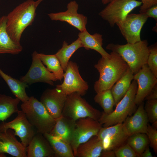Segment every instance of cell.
Here are the masks:
<instances>
[{"mask_svg": "<svg viewBox=\"0 0 157 157\" xmlns=\"http://www.w3.org/2000/svg\"><path fill=\"white\" fill-rule=\"evenodd\" d=\"M110 58L101 57L94 67L99 73V78L94 85V89L97 93L111 89L127 70L128 65L118 53L112 51Z\"/></svg>", "mask_w": 157, "mask_h": 157, "instance_id": "6da1fadb", "label": "cell"}, {"mask_svg": "<svg viewBox=\"0 0 157 157\" xmlns=\"http://www.w3.org/2000/svg\"><path fill=\"white\" fill-rule=\"evenodd\" d=\"M38 5L36 1L27 0L16 7L6 16L7 31L16 43L20 44L23 32L34 20Z\"/></svg>", "mask_w": 157, "mask_h": 157, "instance_id": "7a4b0ae2", "label": "cell"}, {"mask_svg": "<svg viewBox=\"0 0 157 157\" xmlns=\"http://www.w3.org/2000/svg\"><path fill=\"white\" fill-rule=\"evenodd\" d=\"M148 46L147 40H141L134 43L123 45L109 43L106 49L119 54L134 74L147 64L149 53Z\"/></svg>", "mask_w": 157, "mask_h": 157, "instance_id": "3957f363", "label": "cell"}, {"mask_svg": "<svg viewBox=\"0 0 157 157\" xmlns=\"http://www.w3.org/2000/svg\"><path fill=\"white\" fill-rule=\"evenodd\" d=\"M21 108L37 133L44 134L50 132L55 124L56 119L49 114L40 101L31 96L22 103Z\"/></svg>", "mask_w": 157, "mask_h": 157, "instance_id": "277c9868", "label": "cell"}, {"mask_svg": "<svg viewBox=\"0 0 157 157\" xmlns=\"http://www.w3.org/2000/svg\"><path fill=\"white\" fill-rule=\"evenodd\" d=\"M136 81H132L129 88L125 96L116 105L111 113L106 114L103 112L98 120L102 127H107L122 123L135 109V98L137 89Z\"/></svg>", "mask_w": 157, "mask_h": 157, "instance_id": "5b68a950", "label": "cell"}, {"mask_svg": "<svg viewBox=\"0 0 157 157\" xmlns=\"http://www.w3.org/2000/svg\"><path fill=\"white\" fill-rule=\"evenodd\" d=\"M82 96L76 92L68 95L62 115L75 121L85 117L98 121L101 113L92 106Z\"/></svg>", "mask_w": 157, "mask_h": 157, "instance_id": "8992f818", "label": "cell"}, {"mask_svg": "<svg viewBox=\"0 0 157 157\" xmlns=\"http://www.w3.org/2000/svg\"><path fill=\"white\" fill-rule=\"evenodd\" d=\"M142 4L141 1L136 0H111L99 15L112 27Z\"/></svg>", "mask_w": 157, "mask_h": 157, "instance_id": "52a82bcc", "label": "cell"}, {"mask_svg": "<svg viewBox=\"0 0 157 157\" xmlns=\"http://www.w3.org/2000/svg\"><path fill=\"white\" fill-rule=\"evenodd\" d=\"M78 67L76 63L69 61L64 73L63 83L56 86L67 95L76 92L83 96L88 90V84L80 75Z\"/></svg>", "mask_w": 157, "mask_h": 157, "instance_id": "ba28073f", "label": "cell"}, {"mask_svg": "<svg viewBox=\"0 0 157 157\" xmlns=\"http://www.w3.org/2000/svg\"><path fill=\"white\" fill-rule=\"evenodd\" d=\"M76 123L70 143L74 157L78 147L92 137L97 135L102 126L98 121L90 117L79 119Z\"/></svg>", "mask_w": 157, "mask_h": 157, "instance_id": "9c48e42d", "label": "cell"}, {"mask_svg": "<svg viewBox=\"0 0 157 157\" xmlns=\"http://www.w3.org/2000/svg\"><path fill=\"white\" fill-rule=\"evenodd\" d=\"M17 113V116L13 120L8 122H2L0 124V132L8 129L13 130L15 135L20 138L21 143L26 147L37 133V131L22 110H19Z\"/></svg>", "mask_w": 157, "mask_h": 157, "instance_id": "30bf717a", "label": "cell"}, {"mask_svg": "<svg viewBox=\"0 0 157 157\" xmlns=\"http://www.w3.org/2000/svg\"><path fill=\"white\" fill-rule=\"evenodd\" d=\"M148 18L144 13L129 14L116 24L127 43L133 44L141 40V30Z\"/></svg>", "mask_w": 157, "mask_h": 157, "instance_id": "8fae6325", "label": "cell"}, {"mask_svg": "<svg viewBox=\"0 0 157 157\" xmlns=\"http://www.w3.org/2000/svg\"><path fill=\"white\" fill-rule=\"evenodd\" d=\"M97 136L102 141L103 150H113L126 143L129 136L123 123L102 126Z\"/></svg>", "mask_w": 157, "mask_h": 157, "instance_id": "7c38bea8", "label": "cell"}, {"mask_svg": "<svg viewBox=\"0 0 157 157\" xmlns=\"http://www.w3.org/2000/svg\"><path fill=\"white\" fill-rule=\"evenodd\" d=\"M38 54L35 51L32 53L31 66L27 73L22 76L20 80L28 84L41 82L53 85V82L57 79L53 74L44 66Z\"/></svg>", "mask_w": 157, "mask_h": 157, "instance_id": "4fadbf2b", "label": "cell"}, {"mask_svg": "<svg viewBox=\"0 0 157 157\" xmlns=\"http://www.w3.org/2000/svg\"><path fill=\"white\" fill-rule=\"evenodd\" d=\"M67 95L56 86L53 89H47L42 94L40 101L49 114L56 119L62 115Z\"/></svg>", "mask_w": 157, "mask_h": 157, "instance_id": "5bb4252c", "label": "cell"}, {"mask_svg": "<svg viewBox=\"0 0 157 157\" xmlns=\"http://www.w3.org/2000/svg\"><path fill=\"white\" fill-rule=\"evenodd\" d=\"M78 8L77 2L75 1H72L67 4L66 11L51 13L48 15L52 20L66 22L82 32L86 30L88 19L85 16L78 13Z\"/></svg>", "mask_w": 157, "mask_h": 157, "instance_id": "9a60e30c", "label": "cell"}, {"mask_svg": "<svg viewBox=\"0 0 157 157\" xmlns=\"http://www.w3.org/2000/svg\"><path fill=\"white\" fill-rule=\"evenodd\" d=\"M133 80H135L137 83L135 103L138 106L143 101L145 97L157 84V78L146 64L134 74Z\"/></svg>", "mask_w": 157, "mask_h": 157, "instance_id": "2e32d148", "label": "cell"}, {"mask_svg": "<svg viewBox=\"0 0 157 157\" xmlns=\"http://www.w3.org/2000/svg\"><path fill=\"white\" fill-rule=\"evenodd\" d=\"M11 129L0 132V157L5 154L16 157H27L26 147L17 139Z\"/></svg>", "mask_w": 157, "mask_h": 157, "instance_id": "e0dca14e", "label": "cell"}, {"mask_svg": "<svg viewBox=\"0 0 157 157\" xmlns=\"http://www.w3.org/2000/svg\"><path fill=\"white\" fill-rule=\"evenodd\" d=\"M143 102L138 105L132 116H128L123 123L124 127L129 136L135 133L147 134L148 120L144 108Z\"/></svg>", "mask_w": 157, "mask_h": 157, "instance_id": "ac0fdd59", "label": "cell"}, {"mask_svg": "<svg viewBox=\"0 0 157 157\" xmlns=\"http://www.w3.org/2000/svg\"><path fill=\"white\" fill-rule=\"evenodd\" d=\"M27 157H54V152L43 134L37 133L26 147Z\"/></svg>", "mask_w": 157, "mask_h": 157, "instance_id": "d6986e66", "label": "cell"}, {"mask_svg": "<svg viewBox=\"0 0 157 157\" xmlns=\"http://www.w3.org/2000/svg\"><path fill=\"white\" fill-rule=\"evenodd\" d=\"M76 122L61 115L56 119L55 124L49 133L60 138L64 142L70 145L72 135L76 126Z\"/></svg>", "mask_w": 157, "mask_h": 157, "instance_id": "ffe728a7", "label": "cell"}, {"mask_svg": "<svg viewBox=\"0 0 157 157\" xmlns=\"http://www.w3.org/2000/svg\"><path fill=\"white\" fill-rule=\"evenodd\" d=\"M6 16L0 17V54H18L22 51V47L14 42L9 35L6 30Z\"/></svg>", "mask_w": 157, "mask_h": 157, "instance_id": "44dd1931", "label": "cell"}, {"mask_svg": "<svg viewBox=\"0 0 157 157\" xmlns=\"http://www.w3.org/2000/svg\"><path fill=\"white\" fill-rule=\"evenodd\" d=\"M83 47L86 50H94L99 53L101 57L109 58L111 57L110 54L108 53L102 47V36L98 33L91 35L87 31L80 32L78 34Z\"/></svg>", "mask_w": 157, "mask_h": 157, "instance_id": "7402d4cb", "label": "cell"}, {"mask_svg": "<svg viewBox=\"0 0 157 157\" xmlns=\"http://www.w3.org/2000/svg\"><path fill=\"white\" fill-rule=\"evenodd\" d=\"M103 147L101 140L97 135L91 137L77 147L75 157H100Z\"/></svg>", "mask_w": 157, "mask_h": 157, "instance_id": "603a6c76", "label": "cell"}, {"mask_svg": "<svg viewBox=\"0 0 157 157\" xmlns=\"http://www.w3.org/2000/svg\"><path fill=\"white\" fill-rule=\"evenodd\" d=\"M133 72L128 67L126 72L111 88L115 106H116L127 93L133 80Z\"/></svg>", "mask_w": 157, "mask_h": 157, "instance_id": "cb8c5ba5", "label": "cell"}, {"mask_svg": "<svg viewBox=\"0 0 157 157\" xmlns=\"http://www.w3.org/2000/svg\"><path fill=\"white\" fill-rule=\"evenodd\" d=\"M0 75L6 82L13 94L16 98L22 103L27 101L29 98L25 89L28 87L26 83L12 77L5 73L0 69Z\"/></svg>", "mask_w": 157, "mask_h": 157, "instance_id": "d4e9b609", "label": "cell"}, {"mask_svg": "<svg viewBox=\"0 0 157 157\" xmlns=\"http://www.w3.org/2000/svg\"><path fill=\"white\" fill-rule=\"evenodd\" d=\"M43 135L49 143L55 157H74L70 145L60 138L53 136L49 133H45Z\"/></svg>", "mask_w": 157, "mask_h": 157, "instance_id": "484cf974", "label": "cell"}, {"mask_svg": "<svg viewBox=\"0 0 157 157\" xmlns=\"http://www.w3.org/2000/svg\"><path fill=\"white\" fill-rule=\"evenodd\" d=\"M82 47L83 45L78 38L69 45L65 41L63 42L62 48L55 55L64 71H65L69 60L72 55L77 50Z\"/></svg>", "mask_w": 157, "mask_h": 157, "instance_id": "4316f807", "label": "cell"}, {"mask_svg": "<svg viewBox=\"0 0 157 157\" xmlns=\"http://www.w3.org/2000/svg\"><path fill=\"white\" fill-rule=\"evenodd\" d=\"M20 101L16 98L0 94V121L3 122L13 113H17Z\"/></svg>", "mask_w": 157, "mask_h": 157, "instance_id": "83f0119b", "label": "cell"}, {"mask_svg": "<svg viewBox=\"0 0 157 157\" xmlns=\"http://www.w3.org/2000/svg\"><path fill=\"white\" fill-rule=\"evenodd\" d=\"M38 55L43 64L46 65L47 69L53 74L57 80L61 81L63 78L64 71L55 54L46 55L38 53Z\"/></svg>", "mask_w": 157, "mask_h": 157, "instance_id": "f1b7e54d", "label": "cell"}, {"mask_svg": "<svg viewBox=\"0 0 157 157\" xmlns=\"http://www.w3.org/2000/svg\"><path fill=\"white\" fill-rule=\"evenodd\" d=\"M94 99L103 109V112L105 113L109 114L113 111L115 103L110 89L97 93Z\"/></svg>", "mask_w": 157, "mask_h": 157, "instance_id": "f546056e", "label": "cell"}, {"mask_svg": "<svg viewBox=\"0 0 157 157\" xmlns=\"http://www.w3.org/2000/svg\"><path fill=\"white\" fill-rule=\"evenodd\" d=\"M127 143L138 154L139 157L148 146L149 142L146 134L138 133L129 136Z\"/></svg>", "mask_w": 157, "mask_h": 157, "instance_id": "4dcf8cb0", "label": "cell"}, {"mask_svg": "<svg viewBox=\"0 0 157 157\" xmlns=\"http://www.w3.org/2000/svg\"><path fill=\"white\" fill-rule=\"evenodd\" d=\"M144 108L148 121L153 124L157 123V99L147 100Z\"/></svg>", "mask_w": 157, "mask_h": 157, "instance_id": "1f68e13d", "label": "cell"}, {"mask_svg": "<svg viewBox=\"0 0 157 157\" xmlns=\"http://www.w3.org/2000/svg\"><path fill=\"white\" fill-rule=\"evenodd\" d=\"M149 53L147 64L151 72L157 78V44L156 43L148 46Z\"/></svg>", "mask_w": 157, "mask_h": 157, "instance_id": "d6a6232c", "label": "cell"}, {"mask_svg": "<svg viewBox=\"0 0 157 157\" xmlns=\"http://www.w3.org/2000/svg\"><path fill=\"white\" fill-rule=\"evenodd\" d=\"M116 157H138L131 147L126 143L114 150Z\"/></svg>", "mask_w": 157, "mask_h": 157, "instance_id": "836d02e7", "label": "cell"}, {"mask_svg": "<svg viewBox=\"0 0 157 157\" xmlns=\"http://www.w3.org/2000/svg\"><path fill=\"white\" fill-rule=\"evenodd\" d=\"M149 143L156 154H157V130L149 123L147 125V133Z\"/></svg>", "mask_w": 157, "mask_h": 157, "instance_id": "e575fe53", "label": "cell"}, {"mask_svg": "<svg viewBox=\"0 0 157 157\" xmlns=\"http://www.w3.org/2000/svg\"><path fill=\"white\" fill-rule=\"evenodd\" d=\"M142 5L140 6V13H144L146 10L157 4V0H140Z\"/></svg>", "mask_w": 157, "mask_h": 157, "instance_id": "d590c367", "label": "cell"}, {"mask_svg": "<svg viewBox=\"0 0 157 157\" xmlns=\"http://www.w3.org/2000/svg\"><path fill=\"white\" fill-rule=\"evenodd\" d=\"M148 17L154 18L157 21V4L154 6L146 10L144 13Z\"/></svg>", "mask_w": 157, "mask_h": 157, "instance_id": "8d00e7d4", "label": "cell"}, {"mask_svg": "<svg viewBox=\"0 0 157 157\" xmlns=\"http://www.w3.org/2000/svg\"><path fill=\"white\" fill-rule=\"evenodd\" d=\"M157 99V84L156 85L145 98L144 100Z\"/></svg>", "mask_w": 157, "mask_h": 157, "instance_id": "74e56055", "label": "cell"}, {"mask_svg": "<svg viewBox=\"0 0 157 157\" xmlns=\"http://www.w3.org/2000/svg\"><path fill=\"white\" fill-rule=\"evenodd\" d=\"M100 157H115V155L114 150H103Z\"/></svg>", "mask_w": 157, "mask_h": 157, "instance_id": "f35d334b", "label": "cell"}, {"mask_svg": "<svg viewBox=\"0 0 157 157\" xmlns=\"http://www.w3.org/2000/svg\"><path fill=\"white\" fill-rule=\"evenodd\" d=\"M153 157L151 152L149 146H147L144 150L139 155V157Z\"/></svg>", "mask_w": 157, "mask_h": 157, "instance_id": "ab89813d", "label": "cell"}, {"mask_svg": "<svg viewBox=\"0 0 157 157\" xmlns=\"http://www.w3.org/2000/svg\"><path fill=\"white\" fill-rule=\"evenodd\" d=\"M111 0H102V2L104 4H106L108 3Z\"/></svg>", "mask_w": 157, "mask_h": 157, "instance_id": "60d3db41", "label": "cell"}, {"mask_svg": "<svg viewBox=\"0 0 157 157\" xmlns=\"http://www.w3.org/2000/svg\"><path fill=\"white\" fill-rule=\"evenodd\" d=\"M43 0H38L36 1L37 3H38V4H39L43 1Z\"/></svg>", "mask_w": 157, "mask_h": 157, "instance_id": "b9f144b4", "label": "cell"}]
</instances>
